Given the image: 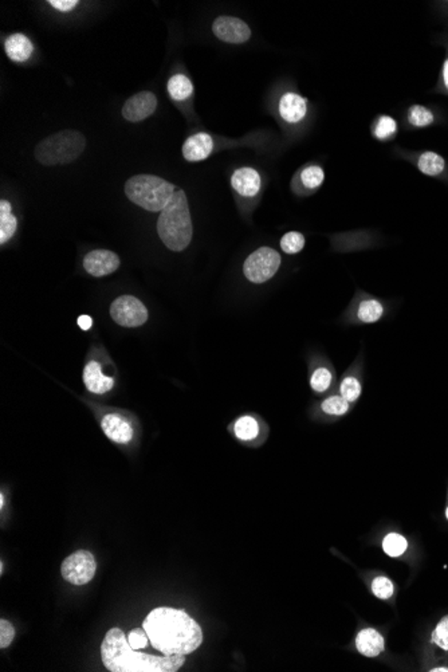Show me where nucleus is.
Instances as JSON below:
<instances>
[{"mask_svg":"<svg viewBox=\"0 0 448 672\" xmlns=\"http://www.w3.org/2000/svg\"><path fill=\"white\" fill-rule=\"evenodd\" d=\"M300 179L304 188H306L309 191H314L322 186L325 180V172L318 166H309L301 172Z\"/></svg>","mask_w":448,"mask_h":672,"instance_id":"nucleus-27","label":"nucleus"},{"mask_svg":"<svg viewBox=\"0 0 448 672\" xmlns=\"http://www.w3.org/2000/svg\"><path fill=\"white\" fill-rule=\"evenodd\" d=\"M18 227L16 218L11 214V204L5 200L0 201V243L4 245L12 238Z\"/></svg>","mask_w":448,"mask_h":672,"instance_id":"nucleus-22","label":"nucleus"},{"mask_svg":"<svg viewBox=\"0 0 448 672\" xmlns=\"http://www.w3.org/2000/svg\"><path fill=\"white\" fill-rule=\"evenodd\" d=\"M101 427H102V431L105 432V435L115 443L126 445L133 438L132 425L124 418H121L120 415H115V414L105 415L101 421Z\"/></svg>","mask_w":448,"mask_h":672,"instance_id":"nucleus-14","label":"nucleus"},{"mask_svg":"<svg viewBox=\"0 0 448 672\" xmlns=\"http://www.w3.org/2000/svg\"><path fill=\"white\" fill-rule=\"evenodd\" d=\"M84 267L93 277H105L120 267V258L109 250H94L85 256Z\"/></svg>","mask_w":448,"mask_h":672,"instance_id":"nucleus-12","label":"nucleus"},{"mask_svg":"<svg viewBox=\"0 0 448 672\" xmlns=\"http://www.w3.org/2000/svg\"><path fill=\"white\" fill-rule=\"evenodd\" d=\"M3 504H4V497L0 495V507H3Z\"/></svg>","mask_w":448,"mask_h":672,"instance_id":"nucleus-40","label":"nucleus"},{"mask_svg":"<svg viewBox=\"0 0 448 672\" xmlns=\"http://www.w3.org/2000/svg\"><path fill=\"white\" fill-rule=\"evenodd\" d=\"M446 517H447V519H448V507H447V510H446Z\"/></svg>","mask_w":448,"mask_h":672,"instance_id":"nucleus-41","label":"nucleus"},{"mask_svg":"<svg viewBox=\"0 0 448 672\" xmlns=\"http://www.w3.org/2000/svg\"><path fill=\"white\" fill-rule=\"evenodd\" d=\"M408 120L414 126H427L434 122V114L421 105H414L408 111Z\"/></svg>","mask_w":448,"mask_h":672,"instance_id":"nucleus-31","label":"nucleus"},{"mask_svg":"<svg viewBox=\"0 0 448 672\" xmlns=\"http://www.w3.org/2000/svg\"><path fill=\"white\" fill-rule=\"evenodd\" d=\"M49 4L56 10L62 11V12H67V11H71L77 7L78 0H50Z\"/></svg>","mask_w":448,"mask_h":672,"instance_id":"nucleus-36","label":"nucleus"},{"mask_svg":"<svg viewBox=\"0 0 448 672\" xmlns=\"http://www.w3.org/2000/svg\"><path fill=\"white\" fill-rule=\"evenodd\" d=\"M443 80H445V85H446L448 90V59L445 62V66H443Z\"/></svg>","mask_w":448,"mask_h":672,"instance_id":"nucleus-38","label":"nucleus"},{"mask_svg":"<svg viewBox=\"0 0 448 672\" xmlns=\"http://www.w3.org/2000/svg\"><path fill=\"white\" fill-rule=\"evenodd\" d=\"M350 405L352 404L349 401H346L341 394H332L321 403L320 410L326 416L341 418V416H345L350 411Z\"/></svg>","mask_w":448,"mask_h":672,"instance_id":"nucleus-25","label":"nucleus"},{"mask_svg":"<svg viewBox=\"0 0 448 672\" xmlns=\"http://www.w3.org/2000/svg\"><path fill=\"white\" fill-rule=\"evenodd\" d=\"M384 305L379 300L373 297H363L350 306L346 315L349 322L353 325H372L379 322L384 317Z\"/></svg>","mask_w":448,"mask_h":672,"instance_id":"nucleus-10","label":"nucleus"},{"mask_svg":"<svg viewBox=\"0 0 448 672\" xmlns=\"http://www.w3.org/2000/svg\"><path fill=\"white\" fill-rule=\"evenodd\" d=\"M157 232L170 251H183L192 239V221L184 191H176L168 205L160 212Z\"/></svg>","mask_w":448,"mask_h":672,"instance_id":"nucleus-3","label":"nucleus"},{"mask_svg":"<svg viewBox=\"0 0 448 672\" xmlns=\"http://www.w3.org/2000/svg\"><path fill=\"white\" fill-rule=\"evenodd\" d=\"M397 131V122L390 115H381L373 128V135L379 140H387L392 137Z\"/></svg>","mask_w":448,"mask_h":672,"instance_id":"nucleus-30","label":"nucleus"},{"mask_svg":"<svg viewBox=\"0 0 448 672\" xmlns=\"http://www.w3.org/2000/svg\"><path fill=\"white\" fill-rule=\"evenodd\" d=\"M349 369L350 370L342 377V380L339 383V394L346 401L353 404L360 399V396L363 393V384H361L360 377L352 372V368H349Z\"/></svg>","mask_w":448,"mask_h":672,"instance_id":"nucleus-21","label":"nucleus"},{"mask_svg":"<svg viewBox=\"0 0 448 672\" xmlns=\"http://www.w3.org/2000/svg\"><path fill=\"white\" fill-rule=\"evenodd\" d=\"M308 113L306 98L295 93H284L280 101V117L290 124H297L305 118Z\"/></svg>","mask_w":448,"mask_h":672,"instance_id":"nucleus-16","label":"nucleus"},{"mask_svg":"<svg viewBox=\"0 0 448 672\" xmlns=\"http://www.w3.org/2000/svg\"><path fill=\"white\" fill-rule=\"evenodd\" d=\"M148 640H149V638H148V634L144 628H135L128 635L129 645L136 651H139L141 648H145L148 645Z\"/></svg>","mask_w":448,"mask_h":672,"instance_id":"nucleus-34","label":"nucleus"},{"mask_svg":"<svg viewBox=\"0 0 448 672\" xmlns=\"http://www.w3.org/2000/svg\"><path fill=\"white\" fill-rule=\"evenodd\" d=\"M431 671L448 672V669H446V667H440V669H434V670H431Z\"/></svg>","mask_w":448,"mask_h":672,"instance_id":"nucleus-39","label":"nucleus"},{"mask_svg":"<svg viewBox=\"0 0 448 672\" xmlns=\"http://www.w3.org/2000/svg\"><path fill=\"white\" fill-rule=\"evenodd\" d=\"M260 432L259 423L250 415L242 416L234 423V434L242 442H252Z\"/></svg>","mask_w":448,"mask_h":672,"instance_id":"nucleus-23","label":"nucleus"},{"mask_svg":"<svg viewBox=\"0 0 448 672\" xmlns=\"http://www.w3.org/2000/svg\"><path fill=\"white\" fill-rule=\"evenodd\" d=\"M305 247V236L301 232L290 231L280 239V249L286 254H298Z\"/></svg>","mask_w":448,"mask_h":672,"instance_id":"nucleus-29","label":"nucleus"},{"mask_svg":"<svg viewBox=\"0 0 448 672\" xmlns=\"http://www.w3.org/2000/svg\"><path fill=\"white\" fill-rule=\"evenodd\" d=\"M101 656L112 672H176L186 663V655L155 656L137 652L120 628H112L105 635Z\"/></svg>","mask_w":448,"mask_h":672,"instance_id":"nucleus-2","label":"nucleus"},{"mask_svg":"<svg viewBox=\"0 0 448 672\" xmlns=\"http://www.w3.org/2000/svg\"><path fill=\"white\" fill-rule=\"evenodd\" d=\"M157 108V98L150 91H141L132 96L122 107V115L129 122H140L152 115Z\"/></svg>","mask_w":448,"mask_h":672,"instance_id":"nucleus-11","label":"nucleus"},{"mask_svg":"<svg viewBox=\"0 0 448 672\" xmlns=\"http://www.w3.org/2000/svg\"><path fill=\"white\" fill-rule=\"evenodd\" d=\"M280 252L271 247H260L245 260L243 273L250 282L260 284L271 280L280 270Z\"/></svg>","mask_w":448,"mask_h":672,"instance_id":"nucleus-6","label":"nucleus"},{"mask_svg":"<svg viewBox=\"0 0 448 672\" xmlns=\"http://www.w3.org/2000/svg\"><path fill=\"white\" fill-rule=\"evenodd\" d=\"M142 627L150 645L163 655H188L203 643L200 625L181 609L156 608Z\"/></svg>","mask_w":448,"mask_h":672,"instance_id":"nucleus-1","label":"nucleus"},{"mask_svg":"<svg viewBox=\"0 0 448 672\" xmlns=\"http://www.w3.org/2000/svg\"><path fill=\"white\" fill-rule=\"evenodd\" d=\"M15 638V629L7 620L0 621V648H7Z\"/></svg>","mask_w":448,"mask_h":672,"instance_id":"nucleus-35","label":"nucleus"},{"mask_svg":"<svg viewBox=\"0 0 448 672\" xmlns=\"http://www.w3.org/2000/svg\"><path fill=\"white\" fill-rule=\"evenodd\" d=\"M86 146L84 135L77 131H62L41 141L35 159L42 166H63L77 160Z\"/></svg>","mask_w":448,"mask_h":672,"instance_id":"nucleus-5","label":"nucleus"},{"mask_svg":"<svg viewBox=\"0 0 448 672\" xmlns=\"http://www.w3.org/2000/svg\"><path fill=\"white\" fill-rule=\"evenodd\" d=\"M84 384L87 388V391L96 394H104L109 392L114 385V379L108 377L102 373L101 365L97 361H90L85 366Z\"/></svg>","mask_w":448,"mask_h":672,"instance_id":"nucleus-17","label":"nucleus"},{"mask_svg":"<svg viewBox=\"0 0 448 672\" xmlns=\"http://www.w3.org/2000/svg\"><path fill=\"white\" fill-rule=\"evenodd\" d=\"M356 647L361 655L368 658H376L381 652H384L385 640L376 629L364 628L359 632L356 638Z\"/></svg>","mask_w":448,"mask_h":672,"instance_id":"nucleus-18","label":"nucleus"},{"mask_svg":"<svg viewBox=\"0 0 448 672\" xmlns=\"http://www.w3.org/2000/svg\"><path fill=\"white\" fill-rule=\"evenodd\" d=\"M5 54L15 62H25L32 54L34 46L23 34H14L7 38L4 45Z\"/></svg>","mask_w":448,"mask_h":672,"instance_id":"nucleus-19","label":"nucleus"},{"mask_svg":"<svg viewBox=\"0 0 448 672\" xmlns=\"http://www.w3.org/2000/svg\"><path fill=\"white\" fill-rule=\"evenodd\" d=\"M372 592L376 597H379L381 600H387V598L392 597L394 587H393V583L390 579H387L384 576H379L372 581Z\"/></svg>","mask_w":448,"mask_h":672,"instance_id":"nucleus-32","label":"nucleus"},{"mask_svg":"<svg viewBox=\"0 0 448 672\" xmlns=\"http://www.w3.org/2000/svg\"><path fill=\"white\" fill-rule=\"evenodd\" d=\"M111 315L115 324L125 328H137L148 321V310L133 295H121L114 300Z\"/></svg>","mask_w":448,"mask_h":672,"instance_id":"nucleus-8","label":"nucleus"},{"mask_svg":"<svg viewBox=\"0 0 448 672\" xmlns=\"http://www.w3.org/2000/svg\"><path fill=\"white\" fill-rule=\"evenodd\" d=\"M214 150V140L208 133H197L188 137L183 145V156L188 161L205 160Z\"/></svg>","mask_w":448,"mask_h":672,"instance_id":"nucleus-15","label":"nucleus"},{"mask_svg":"<svg viewBox=\"0 0 448 672\" xmlns=\"http://www.w3.org/2000/svg\"><path fill=\"white\" fill-rule=\"evenodd\" d=\"M432 642L439 648L448 651V616L443 617L434 629Z\"/></svg>","mask_w":448,"mask_h":672,"instance_id":"nucleus-33","label":"nucleus"},{"mask_svg":"<svg viewBox=\"0 0 448 672\" xmlns=\"http://www.w3.org/2000/svg\"><path fill=\"white\" fill-rule=\"evenodd\" d=\"M212 31L218 39L231 45L245 43L251 38L249 25L235 16L222 15L216 18L212 25Z\"/></svg>","mask_w":448,"mask_h":672,"instance_id":"nucleus-9","label":"nucleus"},{"mask_svg":"<svg viewBox=\"0 0 448 672\" xmlns=\"http://www.w3.org/2000/svg\"><path fill=\"white\" fill-rule=\"evenodd\" d=\"M407 548H408L407 539L397 533H390L383 541V549L390 557H399L404 555Z\"/></svg>","mask_w":448,"mask_h":672,"instance_id":"nucleus-28","label":"nucleus"},{"mask_svg":"<svg viewBox=\"0 0 448 672\" xmlns=\"http://www.w3.org/2000/svg\"><path fill=\"white\" fill-rule=\"evenodd\" d=\"M175 192L173 184L153 175H136L125 184L126 197L150 212H161Z\"/></svg>","mask_w":448,"mask_h":672,"instance_id":"nucleus-4","label":"nucleus"},{"mask_svg":"<svg viewBox=\"0 0 448 672\" xmlns=\"http://www.w3.org/2000/svg\"><path fill=\"white\" fill-rule=\"evenodd\" d=\"M418 167L427 176H438L445 170L446 163L440 155L434 152H425L419 157Z\"/></svg>","mask_w":448,"mask_h":672,"instance_id":"nucleus-26","label":"nucleus"},{"mask_svg":"<svg viewBox=\"0 0 448 672\" xmlns=\"http://www.w3.org/2000/svg\"><path fill=\"white\" fill-rule=\"evenodd\" d=\"M168 93L172 100L184 101L192 96L194 85L188 77L176 74L168 81Z\"/></svg>","mask_w":448,"mask_h":672,"instance_id":"nucleus-24","label":"nucleus"},{"mask_svg":"<svg viewBox=\"0 0 448 672\" xmlns=\"http://www.w3.org/2000/svg\"><path fill=\"white\" fill-rule=\"evenodd\" d=\"M231 186L238 195L254 197L259 194L262 180L255 169L243 167L234 172V175L231 176Z\"/></svg>","mask_w":448,"mask_h":672,"instance_id":"nucleus-13","label":"nucleus"},{"mask_svg":"<svg viewBox=\"0 0 448 672\" xmlns=\"http://www.w3.org/2000/svg\"><path fill=\"white\" fill-rule=\"evenodd\" d=\"M97 562L90 552L78 550L62 562V577L74 585L87 584L96 574Z\"/></svg>","mask_w":448,"mask_h":672,"instance_id":"nucleus-7","label":"nucleus"},{"mask_svg":"<svg viewBox=\"0 0 448 672\" xmlns=\"http://www.w3.org/2000/svg\"><path fill=\"white\" fill-rule=\"evenodd\" d=\"M335 383V369L332 364H318L310 374V387L315 393H325Z\"/></svg>","mask_w":448,"mask_h":672,"instance_id":"nucleus-20","label":"nucleus"},{"mask_svg":"<svg viewBox=\"0 0 448 672\" xmlns=\"http://www.w3.org/2000/svg\"><path fill=\"white\" fill-rule=\"evenodd\" d=\"M93 325V320L89 317V315H80L78 318V326L82 329V331H89Z\"/></svg>","mask_w":448,"mask_h":672,"instance_id":"nucleus-37","label":"nucleus"}]
</instances>
